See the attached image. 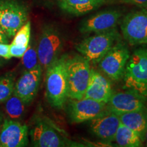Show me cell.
I'll return each mask as SVG.
<instances>
[{"instance_id": "5", "label": "cell", "mask_w": 147, "mask_h": 147, "mask_svg": "<svg viewBox=\"0 0 147 147\" xmlns=\"http://www.w3.org/2000/svg\"><path fill=\"white\" fill-rule=\"evenodd\" d=\"M91 63L81 55L67 57V75L68 98H83L91 76Z\"/></svg>"}, {"instance_id": "27", "label": "cell", "mask_w": 147, "mask_h": 147, "mask_svg": "<svg viewBox=\"0 0 147 147\" xmlns=\"http://www.w3.org/2000/svg\"><path fill=\"white\" fill-rule=\"evenodd\" d=\"M9 42V38L6 36V34L3 32L2 29L0 27V43L8 44Z\"/></svg>"}, {"instance_id": "10", "label": "cell", "mask_w": 147, "mask_h": 147, "mask_svg": "<svg viewBox=\"0 0 147 147\" xmlns=\"http://www.w3.org/2000/svg\"><path fill=\"white\" fill-rule=\"evenodd\" d=\"M123 16V12L121 9H104L82 20L78 30L82 34L105 32L117 27Z\"/></svg>"}, {"instance_id": "28", "label": "cell", "mask_w": 147, "mask_h": 147, "mask_svg": "<svg viewBox=\"0 0 147 147\" xmlns=\"http://www.w3.org/2000/svg\"><path fill=\"white\" fill-rule=\"evenodd\" d=\"M144 142H146V146H147V129L145 134V137H144Z\"/></svg>"}, {"instance_id": "16", "label": "cell", "mask_w": 147, "mask_h": 147, "mask_svg": "<svg viewBox=\"0 0 147 147\" xmlns=\"http://www.w3.org/2000/svg\"><path fill=\"white\" fill-rule=\"evenodd\" d=\"M113 93L110 80L98 71L91 69L89 82L83 97L107 104Z\"/></svg>"}, {"instance_id": "1", "label": "cell", "mask_w": 147, "mask_h": 147, "mask_svg": "<svg viewBox=\"0 0 147 147\" xmlns=\"http://www.w3.org/2000/svg\"><path fill=\"white\" fill-rule=\"evenodd\" d=\"M67 55L60 56L46 69V97L51 106L62 109L68 100Z\"/></svg>"}, {"instance_id": "30", "label": "cell", "mask_w": 147, "mask_h": 147, "mask_svg": "<svg viewBox=\"0 0 147 147\" xmlns=\"http://www.w3.org/2000/svg\"><path fill=\"white\" fill-rule=\"evenodd\" d=\"M0 65H1V63H0Z\"/></svg>"}, {"instance_id": "4", "label": "cell", "mask_w": 147, "mask_h": 147, "mask_svg": "<svg viewBox=\"0 0 147 147\" xmlns=\"http://www.w3.org/2000/svg\"><path fill=\"white\" fill-rule=\"evenodd\" d=\"M124 88L147 97V45H142L130 55L124 75Z\"/></svg>"}, {"instance_id": "2", "label": "cell", "mask_w": 147, "mask_h": 147, "mask_svg": "<svg viewBox=\"0 0 147 147\" xmlns=\"http://www.w3.org/2000/svg\"><path fill=\"white\" fill-rule=\"evenodd\" d=\"M29 136L32 146L36 147L82 146L67 138L63 130L45 117H37L34 119L29 129Z\"/></svg>"}, {"instance_id": "6", "label": "cell", "mask_w": 147, "mask_h": 147, "mask_svg": "<svg viewBox=\"0 0 147 147\" xmlns=\"http://www.w3.org/2000/svg\"><path fill=\"white\" fill-rule=\"evenodd\" d=\"M64 38L56 27L47 25L42 30L37 43L38 59L42 70H46L61 56Z\"/></svg>"}, {"instance_id": "12", "label": "cell", "mask_w": 147, "mask_h": 147, "mask_svg": "<svg viewBox=\"0 0 147 147\" xmlns=\"http://www.w3.org/2000/svg\"><path fill=\"white\" fill-rule=\"evenodd\" d=\"M147 97L132 89L113 92L106 104V109L119 115L146 107Z\"/></svg>"}, {"instance_id": "26", "label": "cell", "mask_w": 147, "mask_h": 147, "mask_svg": "<svg viewBox=\"0 0 147 147\" xmlns=\"http://www.w3.org/2000/svg\"><path fill=\"white\" fill-rule=\"evenodd\" d=\"M9 46L10 45L8 44L0 43V57L5 59H10L12 58L9 53Z\"/></svg>"}, {"instance_id": "29", "label": "cell", "mask_w": 147, "mask_h": 147, "mask_svg": "<svg viewBox=\"0 0 147 147\" xmlns=\"http://www.w3.org/2000/svg\"><path fill=\"white\" fill-rule=\"evenodd\" d=\"M2 117H1V114H0V129H1V125H2Z\"/></svg>"}, {"instance_id": "19", "label": "cell", "mask_w": 147, "mask_h": 147, "mask_svg": "<svg viewBox=\"0 0 147 147\" xmlns=\"http://www.w3.org/2000/svg\"><path fill=\"white\" fill-rule=\"evenodd\" d=\"M115 141L121 147H140L143 145L142 139L136 132L121 123L116 133Z\"/></svg>"}, {"instance_id": "9", "label": "cell", "mask_w": 147, "mask_h": 147, "mask_svg": "<svg viewBox=\"0 0 147 147\" xmlns=\"http://www.w3.org/2000/svg\"><path fill=\"white\" fill-rule=\"evenodd\" d=\"M28 21V10L16 0H0V27L9 38Z\"/></svg>"}, {"instance_id": "8", "label": "cell", "mask_w": 147, "mask_h": 147, "mask_svg": "<svg viewBox=\"0 0 147 147\" xmlns=\"http://www.w3.org/2000/svg\"><path fill=\"white\" fill-rule=\"evenodd\" d=\"M130 51L125 42L119 40L99 62V67L108 78L119 81L123 78Z\"/></svg>"}, {"instance_id": "11", "label": "cell", "mask_w": 147, "mask_h": 147, "mask_svg": "<svg viewBox=\"0 0 147 147\" xmlns=\"http://www.w3.org/2000/svg\"><path fill=\"white\" fill-rule=\"evenodd\" d=\"M106 104L90 98L70 100L67 104V115L72 123H81L90 121L102 113Z\"/></svg>"}, {"instance_id": "3", "label": "cell", "mask_w": 147, "mask_h": 147, "mask_svg": "<svg viewBox=\"0 0 147 147\" xmlns=\"http://www.w3.org/2000/svg\"><path fill=\"white\" fill-rule=\"evenodd\" d=\"M121 39V36L117 27L105 31L95 33L93 36L84 38L75 46L79 54L92 63L96 65L103 57Z\"/></svg>"}, {"instance_id": "14", "label": "cell", "mask_w": 147, "mask_h": 147, "mask_svg": "<svg viewBox=\"0 0 147 147\" xmlns=\"http://www.w3.org/2000/svg\"><path fill=\"white\" fill-rule=\"evenodd\" d=\"M42 71L40 64L34 69L25 70L14 83L13 93L20 97L26 105L30 104L37 95Z\"/></svg>"}, {"instance_id": "20", "label": "cell", "mask_w": 147, "mask_h": 147, "mask_svg": "<svg viewBox=\"0 0 147 147\" xmlns=\"http://www.w3.org/2000/svg\"><path fill=\"white\" fill-rule=\"evenodd\" d=\"M26 104L20 97L12 93L10 98L5 102V113L11 119H20L25 113V107Z\"/></svg>"}, {"instance_id": "24", "label": "cell", "mask_w": 147, "mask_h": 147, "mask_svg": "<svg viewBox=\"0 0 147 147\" xmlns=\"http://www.w3.org/2000/svg\"><path fill=\"white\" fill-rule=\"evenodd\" d=\"M27 49V47H18L11 43V45L9 46V53H10L11 57L21 58L26 51Z\"/></svg>"}, {"instance_id": "22", "label": "cell", "mask_w": 147, "mask_h": 147, "mask_svg": "<svg viewBox=\"0 0 147 147\" xmlns=\"http://www.w3.org/2000/svg\"><path fill=\"white\" fill-rule=\"evenodd\" d=\"M15 77L10 73L0 77V103L5 102L14 91Z\"/></svg>"}, {"instance_id": "7", "label": "cell", "mask_w": 147, "mask_h": 147, "mask_svg": "<svg viewBox=\"0 0 147 147\" xmlns=\"http://www.w3.org/2000/svg\"><path fill=\"white\" fill-rule=\"evenodd\" d=\"M120 24L123 37L129 45H147V8L128 12Z\"/></svg>"}, {"instance_id": "13", "label": "cell", "mask_w": 147, "mask_h": 147, "mask_svg": "<svg viewBox=\"0 0 147 147\" xmlns=\"http://www.w3.org/2000/svg\"><path fill=\"white\" fill-rule=\"evenodd\" d=\"M29 143V127L16 120L3 119L0 129V147H24Z\"/></svg>"}, {"instance_id": "18", "label": "cell", "mask_w": 147, "mask_h": 147, "mask_svg": "<svg viewBox=\"0 0 147 147\" xmlns=\"http://www.w3.org/2000/svg\"><path fill=\"white\" fill-rule=\"evenodd\" d=\"M118 116L121 123L136 132L144 142L147 129L146 107L135 111L119 114Z\"/></svg>"}, {"instance_id": "21", "label": "cell", "mask_w": 147, "mask_h": 147, "mask_svg": "<svg viewBox=\"0 0 147 147\" xmlns=\"http://www.w3.org/2000/svg\"><path fill=\"white\" fill-rule=\"evenodd\" d=\"M21 58L22 64L25 70L32 69L40 65L37 51V43L34 40L32 42L30 40L28 47Z\"/></svg>"}, {"instance_id": "25", "label": "cell", "mask_w": 147, "mask_h": 147, "mask_svg": "<svg viewBox=\"0 0 147 147\" xmlns=\"http://www.w3.org/2000/svg\"><path fill=\"white\" fill-rule=\"evenodd\" d=\"M121 3L136 5L139 8H147V0H119Z\"/></svg>"}, {"instance_id": "23", "label": "cell", "mask_w": 147, "mask_h": 147, "mask_svg": "<svg viewBox=\"0 0 147 147\" xmlns=\"http://www.w3.org/2000/svg\"><path fill=\"white\" fill-rule=\"evenodd\" d=\"M31 40V22L27 21L16 33L12 44L18 47H28Z\"/></svg>"}, {"instance_id": "17", "label": "cell", "mask_w": 147, "mask_h": 147, "mask_svg": "<svg viewBox=\"0 0 147 147\" xmlns=\"http://www.w3.org/2000/svg\"><path fill=\"white\" fill-rule=\"evenodd\" d=\"M111 2V0H57L59 8L74 16L85 15Z\"/></svg>"}, {"instance_id": "15", "label": "cell", "mask_w": 147, "mask_h": 147, "mask_svg": "<svg viewBox=\"0 0 147 147\" xmlns=\"http://www.w3.org/2000/svg\"><path fill=\"white\" fill-rule=\"evenodd\" d=\"M90 122V130L97 138L107 144L115 140L116 133L121 123L118 115L106 108L102 113Z\"/></svg>"}]
</instances>
